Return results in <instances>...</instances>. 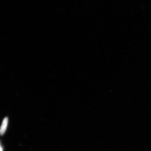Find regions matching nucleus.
<instances>
[{"mask_svg": "<svg viewBox=\"0 0 151 151\" xmlns=\"http://www.w3.org/2000/svg\"><path fill=\"white\" fill-rule=\"evenodd\" d=\"M8 118L5 117L3 120L1 128V135L4 134L6 131L7 124H8Z\"/></svg>", "mask_w": 151, "mask_h": 151, "instance_id": "f257e3e1", "label": "nucleus"}, {"mask_svg": "<svg viewBox=\"0 0 151 151\" xmlns=\"http://www.w3.org/2000/svg\"><path fill=\"white\" fill-rule=\"evenodd\" d=\"M3 148H2V147L1 145V151H3Z\"/></svg>", "mask_w": 151, "mask_h": 151, "instance_id": "f03ea898", "label": "nucleus"}]
</instances>
